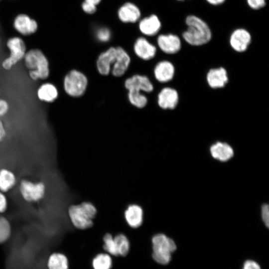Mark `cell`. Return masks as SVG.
<instances>
[{"label":"cell","mask_w":269,"mask_h":269,"mask_svg":"<svg viewBox=\"0 0 269 269\" xmlns=\"http://www.w3.org/2000/svg\"><path fill=\"white\" fill-rule=\"evenodd\" d=\"M81 8L85 13L92 15L96 12L97 5L84 0L81 3Z\"/></svg>","instance_id":"obj_30"},{"label":"cell","mask_w":269,"mask_h":269,"mask_svg":"<svg viewBox=\"0 0 269 269\" xmlns=\"http://www.w3.org/2000/svg\"><path fill=\"white\" fill-rule=\"evenodd\" d=\"M206 79L209 86L213 89L222 88L228 82L226 70L223 67L210 69L207 74Z\"/></svg>","instance_id":"obj_19"},{"label":"cell","mask_w":269,"mask_h":269,"mask_svg":"<svg viewBox=\"0 0 269 269\" xmlns=\"http://www.w3.org/2000/svg\"><path fill=\"white\" fill-rule=\"evenodd\" d=\"M262 220L267 227L269 226V207L268 204H264L261 208Z\"/></svg>","instance_id":"obj_32"},{"label":"cell","mask_w":269,"mask_h":269,"mask_svg":"<svg viewBox=\"0 0 269 269\" xmlns=\"http://www.w3.org/2000/svg\"><path fill=\"white\" fill-rule=\"evenodd\" d=\"M124 85L128 91L134 90L150 93L154 89L152 82L146 76L139 74L134 75L127 79Z\"/></svg>","instance_id":"obj_15"},{"label":"cell","mask_w":269,"mask_h":269,"mask_svg":"<svg viewBox=\"0 0 269 269\" xmlns=\"http://www.w3.org/2000/svg\"><path fill=\"white\" fill-rule=\"evenodd\" d=\"M155 44L158 50L168 55H176L182 47L181 38L171 33L158 34L155 36Z\"/></svg>","instance_id":"obj_8"},{"label":"cell","mask_w":269,"mask_h":269,"mask_svg":"<svg viewBox=\"0 0 269 269\" xmlns=\"http://www.w3.org/2000/svg\"><path fill=\"white\" fill-rule=\"evenodd\" d=\"M210 152L214 158L223 162L229 160L234 155L232 147L228 143L221 141L213 143L210 147Z\"/></svg>","instance_id":"obj_21"},{"label":"cell","mask_w":269,"mask_h":269,"mask_svg":"<svg viewBox=\"0 0 269 269\" xmlns=\"http://www.w3.org/2000/svg\"></svg>","instance_id":"obj_40"},{"label":"cell","mask_w":269,"mask_h":269,"mask_svg":"<svg viewBox=\"0 0 269 269\" xmlns=\"http://www.w3.org/2000/svg\"><path fill=\"white\" fill-rule=\"evenodd\" d=\"M128 98L130 103L137 108H143L147 103V97L140 92L129 90Z\"/></svg>","instance_id":"obj_27"},{"label":"cell","mask_w":269,"mask_h":269,"mask_svg":"<svg viewBox=\"0 0 269 269\" xmlns=\"http://www.w3.org/2000/svg\"><path fill=\"white\" fill-rule=\"evenodd\" d=\"M6 45L10 51V55L3 61L2 66L4 69L8 70L24 58L26 52L25 44L19 37L9 38Z\"/></svg>","instance_id":"obj_7"},{"label":"cell","mask_w":269,"mask_h":269,"mask_svg":"<svg viewBox=\"0 0 269 269\" xmlns=\"http://www.w3.org/2000/svg\"><path fill=\"white\" fill-rule=\"evenodd\" d=\"M152 257L157 263L165 265L169 263L171 254L176 249L174 241L163 234L159 233L151 239Z\"/></svg>","instance_id":"obj_4"},{"label":"cell","mask_w":269,"mask_h":269,"mask_svg":"<svg viewBox=\"0 0 269 269\" xmlns=\"http://www.w3.org/2000/svg\"><path fill=\"white\" fill-rule=\"evenodd\" d=\"M88 83V79L84 73L73 69L65 76L63 87L67 95L77 98L82 96L85 93Z\"/></svg>","instance_id":"obj_5"},{"label":"cell","mask_w":269,"mask_h":269,"mask_svg":"<svg viewBox=\"0 0 269 269\" xmlns=\"http://www.w3.org/2000/svg\"><path fill=\"white\" fill-rule=\"evenodd\" d=\"M187 29L181 36L186 43L199 47L208 43L212 38V32L208 24L202 19L194 15H189L185 18Z\"/></svg>","instance_id":"obj_1"},{"label":"cell","mask_w":269,"mask_h":269,"mask_svg":"<svg viewBox=\"0 0 269 269\" xmlns=\"http://www.w3.org/2000/svg\"><path fill=\"white\" fill-rule=\"evenodd\" d=\"M209 4L213 6H218L223 3L225 0H205Z\"/></svg>","instance_id":"obj_37"},{"label":"cell","mask_w":269,"mask_h":269,"mask_svg":"<svg viewBox=\"0 0 269 269\" xmlns=\"http://www.w3.org/2000/svg\"><path fill=\"white\" fill-rule=\"evenodd\" d=\"M19 190L25 201L33 203L39 202L44 198L46 187L43 182H33L23 179L19 183Z\"/></svg>","instance_id":"obj_6"},{"label":"cell","mask_w":269,"mask_h":269,"mask_svg":"<svg viewBox=\"0 0 269 269\" xmlns=\"http://www.w3.org/2000/svg\"><path fill=\"white\" fill-rule=\"evenodd\" d=\"M125 220L128 225L132 228L139 227L143 222V211L137 204L130 205L124 213Z\"/></svg>","instance_id":"obj_20"},{"label":"cell","mask_w":269,"mask_h":269,"mask_svg":"<svg viewBox=\"0 0 269 269\" xmlns=\"http://www.w3.org/2000/svg\"><path fill=\"white\" fill-rule=\"evenodd\" d=\"M112 264V257L107 253L97 254L92 261L93 269H111Z\"/></svg>","instance_id":"obj_25"},{"label":"cell","mask_w":269,"mask_h":269,"mask_svg":"<svg viewBox=\"0 0 269 269\" xmlns=\"http://www.w3.org/2000/svg\"><path fill=\"white\" fill-rule=\"evenodd\" d=\"M154 76L160 83H166L174 77L175 68L172 63L168 60H162L156 64L154 68Z\"/></svg>","instance_id":"obj_18"},{"label":"cell","mask_w":269,"mask_h":269,"mask_svg":"<svg viewBox=\"0 0 269 269\" xmlns=\"http://www.w3.org/2000/svg\"><path fill=\"white\" fill-rule=\"evenodd\" d=\"M85 1L91 2L95 5H98L102 0H84Z\"/></svg>","instance_id":"obj_38"},{"label":"cell","mask_w":269,"mask_h":269,"mask_svg":"<svg viewBox=\"0 0 269 269\" xmlns=\"http://www.w3.org/2000/svg\"><path fill=\"white\" fill-rule=\"evenodd\" d=\"M118 256L125 257L130 250V243L128 237L124 234H119L114 237Z\"/></svg>","instance_id":"obj_26"},{"label":"cell","mask_w":269,"mask_h":269,"mask_svg":"<svg viewBox=\"0 0 269 269\" xmlns=\"http://www.w3.org/2000/svg\"><path fill=\"white\" fill-rule=\"evenodd\" d=\"M103 249L111 256H118L114 237L110 233L106 234L103 237Z\"/></svg>","instance_id":"obj_29"},{"label":"cell","mask_w":269,"mask_h":269,"mask_svg":"<svg viewBox=\"0 0 269 269\" xmlns=\"http://www.w3.org/2000/svg\"><path fill=\"white\" fill-rule=\"evenodd\" d=\"M68 213L73 225L78 229L85 230L92 226L97 209L92 203L84 202L80 204L71 205Z\"/></svg>","instance_id":"obj_3"},{"label":"cell","mask_w":269,"mask_h":269,"mask_svg":"<svg viewBox=\"0 0 269 269\" xmlns=\"http://www.w3.org/2000/svg\"><path fill=\"white\" fill-rule=\"evenodd\" d=\"M13 26L18 32L24 36L34 33L38 28L37 22L25 14H20L15 17Z\"/></svg>","instance_id":"obj_17"},{"label":"cell","mask_w":269,"mask_h":269,"mask_svg":"<svg viewBox=\"0 0 269 269\" xmlns=\"http://www.w3.org/2000/svg\"><path fill=\"white\" fill-rule=\"evenodd\" d=\"M15 174L10 170L2 168L0 169V191L7 192L11 189L16 184Z\"/></svg>","instance_id":"obj_24"},{"label":"cell","mask_w":269,"mask_h":269,"mask_svg":"<svg viewBox=\"0 0 269 269\" xmlns=\"http://www.w3.org/2000/svg\"><path fill=\"white\" fill-rule=\"evenodd\" d=\"M11 227L8 220L0 216V245L7 242L11 235Z\"/></svg>","instance_id":"obj_28"},{"label":"cell","mask_w":269,"mask_h":269,"mask_svg":"<svg viewBox=\"0 0 269 269\" xmlns=\"http://www.w3.org/2000/svg\"><path fill=\"white\" fill-rule=\"evenodd\" d=\"M6 135V132L2 122L0 120V143L3 140Z\"/></svg>","instance_id":"obj_36"},{"label":"cell","mask_w":269,"mask_h":269,"mask_svg":"<svg viewBox=\"0 0 269 269\" xmlns=\"http://www.w3.org/2000/svg\"><path fill=\"white\" fill-rule=\"evenodd\" d=\"M179 95L177 91L171 87H165L158 94L157 103L163 110H173L178 105Z\"/></svg>","instance_id":"obj_16"},{"label":"cell","mask_w":269,"mask_h":269,"mask_svg":"<svg viewBox=\"0 0 269 269\" xmlns=\"http://www.w3.org/2000/svg\"><path fill=\"white\" fill-rule=\"evenodd\" d=\"M243 269H261V268L256 262L248 260L245 262Z\"/></svg>","instance_id":"obj_34"},{"label":"cell","mask_w":269,"mask_h":269,"mask_svg":"<svg viewBox=\"0 0 269 269\" xmlns=\"http://www.w3.org/2000/svg\"><path fill=\"white\" fill-rule=\"evenodd\" d=\"M37 96L40 101L52 103L57 98L58 92L55 85L50 83H46L39 87Z\"/></svg>","instance_id":"obj_23"},{"label":"cell","mask_w":269,"mask_h":269,"mask_svg":"<svg viewBox=\"0 0 269 269\" xmlns=\"http://www.w3.org/2000/svg\"><path fill=\"white\" fill-rule=\"evenodd\" d=\"M266 0H246L249 7L253 10H259L263 8L266 4Z\"/></svg>","instance_id":"obj_31"},{"label":"cell","mask_w":269,"mask_h":269,"mask_svg":"<svg viewBox=\"0 0 269 269\" xmlns=\"http://www.w3.org/2000/svg\"><path fill=\"white\" fill-rule=\"evenodd\" d=\"M251 40V35L247 29L244 28H237L231 33L229 43L234 51L242 53L248 50Z\"/></svg>","instance_id":"obj_10"},{"label":"cell","mask_w":269,"mask_h":269,"mask_svg":"<svg viewBox=\"0 0 269 269\" xmlns=\"http://www.w3.org/2000/svg\"><path fill=\"white\" fill-rule=\"evenodd\" d=\"M133 49L135 55L144 61H148L154 58L158 51L156 45L143 35H140L135 39Z\"/></svg>","instance_id":"obj_9"},{"label":"cell","mask_w":269,"mask_h":269,"mask_svg":"<svg viewBox=\"0 0 269 269\" xmlns=\"http://www.w3.org/2000/svg\"><path fill=\"white\" fill-rule=\"evenodd\" d=\"M131 61L127 51L121 46H116V55L111 72L117 77L123 76L127 72Z\"/></svg>","instance_id":"obj_13"},{"label":"cell","mask_w":269,"mask_h":269,"mask_svg":"<svg viewBox=\"0 0 269 269\" xmlns=\"http://www.w3.org/2000/svg\"><path fill=\"white\" fill-rule=\"evenodd\" d=\"M116 55V46H115L109 47L99 54L96 61V66L101 75L107 76L109 74Z\"/></svg>","instance_id":"obj_14"},{"label":"cell","mask_w":269,"mask_h":269,"mask_svg":"<svg viewBox=\"0 0 269 269\" xmlns=\"http://www.w3.org/2000/svg\"><path fill=\"white\" fill-rule=\"evenodd\" d=\"M7 207V201L6 197L3 193V192L0 191V213H3L5 212Z\"/></svg>","instance_id":"obj_33"},{"label":"cell","mask_w":269,"mask_h":269,"mask_svg":"<svg viewBox=\"0 0 269 269\" xmlns=\"http://www.w3.org/2000/svg\"><path fill=\"white\" fill-rule=\"evenodd\" d=\"M117 17L124 23H136L141 18L139 7L134 3L126 1L118 9Z\"/></svg>","instance_id":"obj_12"},{"label":"cell","mask_w":269,"mask_h":269,"mask_svg":"<svg viewBox=\"0 0 269 269\" xmlns=\"http://www.w3.org/2000/svg\"><path fill=\"white\" fill-rule=\"evenodd\" d=\"M8 110V105L6 101L0 99V117L4 116Z\"/></svg>","instance_id":"obj_35"},{"label":"cell","mask_w":269,"mask_h":269,"mask_svg":"<svg viewBox=\"0 0 269 269\" xmlns=\"http://www.w3.org/2000/svg\"><path fill=\"white\" fill-rule=\"evenodd\" d=\"M23 59L25 65L29 70V76L33 80H44L48 77L49 62L40 49H30L26 52Z\"/></svg>","instance_id":"obj_2"},{"label":"cell","mask_w":269,"mask_h":269,"mask_svg":"<svg viewBox=\"0 0 269 269\" xmlns=\"http://www.w3.org/2000/svg\"><path fill=\"white\" fill-rule=\"evenodd\" d=\"M137 24L140 33L146 37L157 35L161 28V21L155 14L141 18Z\"/></svg>","instance_id":"obj_11"},{"label":"cell","mask_w":269,"mask_h":269,"mask_svg":"<svg viewBox=\"0 0 269 269\" xmlns=\"http://www.w3.org/2000/svg\"><path fill=\"white\" fill-rule=\"evenodd\" d=\"M46 266L47 269H69V260L62 253L53 252L48 257Z\"/></svg>","instance_id":"obj_22"},{"label":"cell","mask_w":269,"mask_h":269,"mask_svg":"<svg viewBox=\"0 0 269 269\" xmlns=\"http://www.w3.org/2000/svg\"><path fill=\"white\" fill-rule=\"evenodd\" d=\"M176 0L179 1H184V0Z\"/></svg>","instance_id":"obj_39"}]
</instances>
